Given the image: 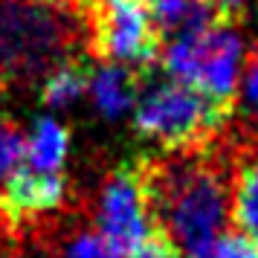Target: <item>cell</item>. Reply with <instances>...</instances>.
<instances>
[{
    "label": "cell",
    "mask_w": 258,
    "mask_h": 258,
    "mask_svg": "<svg viewBox=\"0 0 258 258\" xmlns=\"http://www.w3.org/2000/svg\"><path fill=\"white\" fill-rule=\"evenodd\" d=\"M90 84V67L87 61H70L58 67L55 73H49L44 82L38 84V96L41 102L49 107H67L70 102H76L79 96L87 90Z\"/></svg>",
    "instance_id": "obj_12"
},
{
    "label": "cell",
    "mask_w": 258,
    "mask_h": 258,
    "mask_svg": "<svg viewBox=\"0 0 258 258\" xmlns=\"http://www.w3.org/2000/svg\"><path fill=\"white\" fill-rule=\"evenodd\" d=\"M157 35L145 0H93L90 3V52L137 73H148L160 58Z\"/></svg>",
    "instance_id": "obj_5"
},
{
    "label": "cell",
    "mask_w": 258,
    "mask_h": 258,
    "mask_svg": "<svg viewBox=\"0 0 258 258\" xmlns=\"http://www.w3.org/2000/svg\"><path fill=\"white\" fill-rule=\"evenodd\" d=\"M241 96H244L246 113L249 110H258V47L244 61V93Z\"/></svg>",
    "instance_id": "obj_16"
},
{
    "label": "cell",
    "mask_w": 258,
    "mask_h": 258,
    "mask_svg": "<svg viewBox=\"0 0 258 258\" xmlns=\"http://www.w3.org/2000/svg\"><path fill=\"white\" fill-rule=\"evenodd\" d=\"M209 258H258V241L238 229L223 232Z\"/></svg>",
    "instance_id": "obj_15"
},
{
    "label": "cell",
    "mask_w": 258,
    "mask_h": 258,
    "mask_svg": "<svg viewBox=\"0 0 258 258\" xmlns=\"http://www.w3.org/2000/svg\"><path fill=\"white\" fill-rule=\"evenodd\" d=\"M241 157L229 137L203 148L165 151L142 160L154 223L163 229L183 258H209L232 218V186Z\"/></svg>",
    "instance_id": "obj_1"
},
{
    "label": "cell",
    "mask_w": 258,
    "mask_h": 258,
    "mask_svg": "<svg viewBox=\"0 0 258 258\" xmlns=\"http://www.w3.org/2000/svg\"><path fill=\"white\" fill-rule=\"evenodd\" d=\"M64 195H67V183L61 171L44 174V171H32L21 165L0 186V223L12 229L15 223L58 209Z\"/></svg>",
    "instance_id": "obj_7"
},
{
    "label": "cell",
    "mask_w": 258,
    "mask_h": 258,
    "mask_svg": "<svg viewBox=\"0 0 258 258\" xmlns=\"http://www.w3.org/2000/svg\"><path fill=\"white\" fill-rule=\"evenodd\" d=\"M145 73L128 70V67H119V64H102L90 70V93H93L96 107L105 113V116H119L125 113L140 90V79Z\"/></svg>",
    "instance_id": "obj_8"
},
{
    "label": "cell",
    "mask_w": 258,
    "mask_h": 258,
    "mask_svg": "<svg viewBox=\"0 0 258 258\" xmlns=\"http://www.w3.org/2000/svg\"><path fill=\"white\" fill-rule=\"evenodd\" d=\"M96 232L102 235V241L113 249L116 258H131L157 232L142 177V160L116 165L105 180L99 195Z\"/></svg>",
    "instance_id": "obj_6"
},
{
    "label": "cell",
    "mask_w": 258,
    "mask_h": 258,
    "mask_svg": "<svg viewBox=\"0 0 258 258\" xmlns=\"http://www.w3.org/2000/svg\"><path fill=\"white\" fill-rule=\"evenodd\" d=\"M238 232L258 241V163H241L232 186V218Z\"/></svg>",
    "instance_id": "obj_11"
},
{
    "label": "cell",
    "mask_w": 258,
    "mask_h": 258,
    "mask_svg": "<svg viewBox=\"0 0 258 258\" xmlns=\"http://www.w3.org/2000/svg\"><path fill=\"white\" fill-rule=\"evenodd\" d=\"M26 157V134L15 119L0 116V180L15 174Z\"/></svg>",
    "instance_id": "obj_13"
},
{
    "label": "cell",
    "mask_w": 258,
    "mask_h": 258,
    "mask_svg": "<svg viewBox=\"0 0 258 258\" xmlns=\"http://www.w3.org/2000/svg\"><path fill=\"white\" fill-rule=\"evenodd\" d=\"M200 3L223 24H238L246 6V0H200Z\"/></svg>",
    "instance_id": "obj_17"
},
{
    "label": "cell",
    "mask_w": 258,
    "mask_h": 258,
    "mask_svg": "<svg viewBox=\"0 0 258 258\" xmlns=\"http://www.w3.org/2000/svg\"><path fill=\"white\" fill-rule=\"evenodd\" d=\"M145 3H148L154 29H157L160 38L163 35L177 38L186 35V32H198L209 24H218V18L200 0H145Z\"/></svg>",
    "instance_id": "obj_10"
},
{
    "label": "cell",
    "mask_w": 258,
    "mask_h": 258,
    "mask_svg": "<svg viewBox=\"0 0 258 258\" xmlns=\"http://www.w3.org/2000/svg\"><path fill=\"white\" fill-rule=\"evenodd\" d=\"M232 107L212 102L209 96L180 82H154L134 99V128L142 140L163 151L203 148L221 137Z\"/></svg>",
    "instance_id": "obj_3"
},
{
    "label": "cell",
    "mask_w": 258,
    "mask_h": 258,
    "mask_svg": "<svg viewBox=\"0 0 258 258\" xmlns=\"http://www.w3.org/2000/svg\"><path fill=\"white\" fill-rule=\"evenodd\" d=\"M229 137L238 148L241 163H258V110L244 113L241 125L229 128Z\"/></svg>",
    "instance_id": "obj_14"
},
{
    "label": "cell",
    "mask_w": 258,
    "mask_h": 258,
    "mask_svg": "<svg viewBox=\"0 0 258 258\" xmlns=\"http://www.w3.org/2000/svg\"><path fill=\"white\" fill-rule=\"evenodd\" d=\"M163 70L174 82L195 87L212 102L235 110L238 79L244 67V41L235 24H209L198 32L171 38L160 52Z\"/></svg>",
    "instance_id": "obj_4"
},
{
    "label": "cell",
    "mask_w": 258,
    "mask_h": 258,
    "mask_svg": "<svg viewBox=\"0 0 258 258\" xmlns=\"http://www.w3.org/2000/svg\"><path fill=\"white\" fill-rule=\"evenodd\" d=\"M93 0H0V87H32L90 52Z\"/></svg>",
    "instance_id": "obj_2"
},
{
    "label": "cell",
    "mask_w": 258,
    "mask_h": 258,
    "mask_svg": "<svg viewBox=\"0 0 258 258\" xmlns=\"http://www.w3.org/2000/svg\"><path fill=\"white\" fill-rule=\"evenodd\" d=\"M67 148H70V131L64 128L55 119H38L32 137L26 140V157L24 165L32 168V171H44V174H55L64 165V157H67Z\"/></svg>",
    "instance_id": "obj_9"
}]
</instances>
